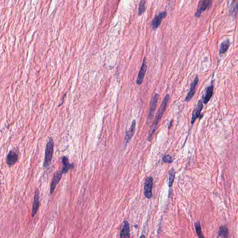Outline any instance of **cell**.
<instances>
[{"label":"cell","mask_w":238,"mask_h":238,"mask_svg":"<svg viewBox=\"0 0 238 238\" xmlns=\"http://www.w3.org/2000/svg\"><path fill=\"white\" fill-rule=\"evenodd\" d=\"M169 100H170V96L169 94H167L164 97L160 107L157 111L155 119L152 121V125L151 126L149 131L148 132V137H147L148 141H151L152 140L153 135L157 129L159 122L163 116V114L167 107Z\"/></svg>","instance_id":"6da1fadb"},{"label":"cell","mask_w":238,"mask_h":238,"mask_svg":"<svg viewBox=\"0 0 238 238\" xmlns=\"http://www.w3.org/2000/svg\"><path fill=\"white\" fill-rule=\"evenodd\" d=\"M54 146V143L52 138H49L45 148V157L43 164L44 168L48 167L51 162L53 154Z\"/></svg>","instance_id":"7a4b0ae2"},{"label":"cell","mask_w":238,"mask_h":238,"mask_svg":"<svg viewBox=\"0 0 238 238\" xmlns=\"http://www.w3.org/2000/svg\"><path fill=\"white\" fill-rule=\"evenodd\" d=\"M159 98V94H155L152 97L149 104V108L148 111V116L147 118V122H150L152 120V117L154 116L157 105L158 103V99Z\"/></svg>","instance_id":"3957f363"},{"label":"cell","mask_w":238,"mask_h":238,"mask_svg":"<svg viewBox=\"0 0 238 238\" xmlns=\"http://www.w3.org/2000/svg\"><path fill=\"white\" fill-rule=\"evenodd\" d=\"M153 186V178L152 177H148L146 179L144 184V193L147 199H150L152 196V188Z\"/></svg>","instance_id":"277c9868"},{"label":"cell","mask_w":238,"mask_h":238,"mask_svg":"<svg viewBox=\"0 0 238 238\" xmlns=\"http://www.w3.org/2000/svg\"><path fill=\"white\" fill-rule=\"evenodd\" d=\"M212 1L210 0H201L199 2L197 8L196 12L195 13V16L199 17L203 12L205 11L211 5Z\"/></svg>","instance_id":"5b68a950"},{"label":"cell","mask_w":238,"mask_h":238,"mask_svg":"<svg viewBox=\"0 0 238 238\" xmlns=\"http://www.w3.org/2000/svg\"><path fill=\"white\" fill-rule=\"evenodd\" d=\"M147 68V63L146 62V58L145 57L143 59L142 65H141L139 74H138V76H137V80H136V84L138 85H141L143 83L144 77H145L146 73Z\"/></svg>","instance_id":"8992f818"},{"label":"cell","mask_w":238,"mask_h":238,"mask_svg":"<svg viewBox=\"0 0 238 238\" xmlns=\"http://www.w3.org/2000/svg\"><path fill=\"white\" fill-rule=\"evenodd\" d=\"M199 82V79L198 76V75H196L194 80L190 84V90L186 96L185 100V101L188 102L193 98V97L195 94L196 88Z\"/></svg>","instance_id":"52a82bcc"},{"label":"cell","mask_w":238,"mask_h":238,"mask_svg":"<svg viewBox=\"0 0 238 238\" xmlns=\"http://www.w3.org/2000/svg\"><path fill=\"white\" fill-rule=\"evenodd\" d=\"M63 173L62 170H58L54 173L53 178L52 180L51 183L50 184V193L52 194L54 192V189L56 188L57 185L58 184L60 181H61L62 176Z\"/></svg>","instance_id":"ba28073f"},{"label":"cell","mask_w":238,"mask_h":238,"mask_svg":"<svg viewBox=\"0 0 238 238\" xmlns=\"http://www.w3.org/2000/svg\"><path fill=\"white\" fill-rule=\"evenodd\" d=\"M167 13L166 11H162L158 15H156L152 20L151 27L152 29L155 30L159 27L163 18L166 16Z\"/></svg>","instance_id":"9c48e42d"},{"label":"cell","mask_w":238,"mask_h":238,"mask_svg":"<svg viewBox=\"0 0 238 238\" xmlns=\"http://www.w3.org/2000/svg\"><path fill=\"white\" fill-rule=\"evenodd\" d=\"M136 127V121L134 120L132 121L131 125L130 127L129 130H127L126 133L125 137L124 138V147L125 148H126V146L128 143L130 141L132 137H133V135L135 133V130Z\"/></svg>","instance_id":"30bf717a"},{"label":"cell","mask_w":238,"mask_h":238,"mask_svg":"<svg viewBox=\"0 0 238 238\" xmlns=\"http://www.w3.org/2000/svg\"><path fill=\"white\" fill-rule=\"evenodd\" d=\"M18 160V155L15 151L10 150L7 156L6 163L10 167L13 166Z\"/></svg>","instance_id":"8fae6325"},{"label":"cell","mask_w":238,"mask_h":238,"mask_svg":"<svg viewBox=\"0 0 238 238\" xmlns=\"http://www.w3.org/2000/svg\"><path fill=\"white\" fill-rule=\"evenodd\" d=\"M39 206H40V195H39V190L37 189L35 192L33 203L32 212V216L33 217L36 214L37 212L39 209Z\"/></svg>","instance_id":"7c38bea8"},{"label":"cell","mask_w":238,"mask_h":238,"mask_svg":"<svg viewBox=\"0 0 238 238\" xmlns=\"http://www.w3.org/2000/svg\"><path fill=\"white\" fill-rule=\"evenodd\" d=\"M203 108V106L202 101L201 100H199L198 102L196 107L193 109V112L192 119H191V124H193L197 118L200 115Z\"/></svg>","instance_id":"4fadbf2b"},{"label":"cell","mask_w":238,"mask_h":238,"mask_svg":"<svg viewBox=\"0 0 238 238\" xmlns=\"http://www.w3.org/2000/svg\"><path fill=\"white\" fill-rule=\"evenodd\" d=\"M213 81H212L211 85L210 86H208L206 88V93L205 95L203 98V102L204 104H207L208 101L210 100L212 98V96L213 95Z\"/></svg>","instance_id":"5bb4252c"},{"label":"cell","mask_w":238,"mask_h":238,"mask_svg":"<svg viewBox=\"0 0 238 238\" xmlns=\"http://www.w3.org/2000/svg\"><path fill=\"white\" fill-rule=\"evenodd\" d=\"M120 238H130L129 225L127 221L123 222L120 234Z\"/></svg>","instance_id":"9a60e30c"},{"label":"cell","mask_w":238,"mask_h":238,"mask_svg":"<svg viewBox=\"0 0 238 238\" xmlns=\"http://www.w3.org/2000/svg\"><path fill=\"white\" fill-rule=\"evenodd\" d=\"M62 171L63 174L67 173L68 171L74 168L73 164H70L68 161V158L65 156L62 157Z\"/></svg>","instance_id":"2e32d148"},{"label":"cell","mask_w":238,"mask_h":238,"mask_svg":"<svg viewBox=\"0 0 238 238\" xmlns=\"http://www.w3.org/2000/svg\"><path fill=\"white\" fill-rule=\"evenodd\" d=\"M230 41L226 40L222 42L219 46V54H222L225 53L230 46Z\"/></svg>","instance_id":"e0dca14e"},{"label":"cell","mask_w":238,"mask_h":238,"mask_svg":"<svg viewBox=\"0 0 238 238\" xmlns=\"http://www.w3.org/2000/svg\"><path fill=\"white\" fill-rule=\"evenodd\" d=\"M228 229L225 225L222 226L219 229V236L222 238H228Z\"/></svg>","instance_id":"ac0fdd59"},{"label":"cell","mask_w":238,"mask_h":238,"mask_svg":"<svg viewBox=\"0 0 238 238\" xmlns=\"http://www.w3.org/2000/svg\"><path fill=\"white\" fill-rule=\"evenodd\" d=\"M175 176H176V171L175 169L172 168L169 172L168 185L169 187H171L173 185V182L175 181Z\"/></svg>","instance_id":"d6986e66"},{"label":"cell","mask_w":238,"mask_h":238,"mask_svg":"<svg viewBox=\"0 0 238 238\" xmlns=\"http://www.w3.org/2000/svg\"><path fill=\"white\" fill-rule=\"evenodd\" d=\"M194 227H195V230H196L198 238H205L202 232V228H201L200 223L199 222H196L194 224Z\"/></svg>","instance_id":"ffe728a7"},{"label":"cell","mask_w":238,"mask_h":238,"mask_svg":"<svg viewBox=\"0 0 238 238\" xmlns=\"http://www.w3.org/2000/svg\"><path fill=\"white\" fill-rule=\"evenodd\" d=\"M146 10V1H141L139 3V8H138V16H141L144 14Z\"/></svg>","instance_id":"44dd1931"},{"label":"cell","mask_w":238,"mask_h":238,"mask_svg":"<svg viewBox=\"0 0 238 238\" xmlns=\"http://www.w3.org/2000/svg\"><path fill=\"white\" fill-rule=\"evenodd\" d=\"M162 161L164 162H167V163H172L173 161L172 157L171 156L169 155H165L162 157Z\"/></svg>","instance_id":"7402d4cb"},{"label":"cell","mask_w":238,"mask_h":238,"mask_svg":"<svg viewBox=\"0 0 238 238\" xmlns=\"http://www.w3.org/2000/svg\"><path fill=\"white\" fill-rule=\"evenodd\" d=\"M140 238H146L145 236L144 235H141V237H140Z\"/></svg>","instance_id":"603a6c76"}]
</instances>
